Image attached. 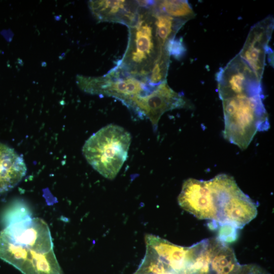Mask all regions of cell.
<instances>
[{
	"label": "cell",
	"instance_id": "9a60e30c",
	"mask_svg": "<svg viewBox=\"0 0 274 274\" xmlns=\"http://www.w3.org/2000/svg\"><path fill=\"white\" fill-rule=\"evenodd\" d=\"M166 48L169 55H173L176 59H180L186 51L182 40L175 38L167 42Z\"/></svg>",
	"mask_w": 274,
	"mask_h": 274
},
{
	"label": "cell",
	"instance_id": "5bb4252c",
	"mask_svg": "<svg viewBox=\"0 0 274 274\" xmlns=\"http://www.w3.org/2000/svg\"><path fill=\"white\" fill-rule=\"evenodd\" d=\"M152 3L151 8L155 17L157 35L162 45L166 46L186 21L156 12L152 8Z\"/></svg>",
	"mask_w": 274,
	"mask_h": 274
},
{
	"label": "cell",
	"instance_id": "5b68a950",
	"mask_svg": "<svg viewBox=\"0 0 274 274\" xmlns=\"http://www.w3.org/2000/svg\"><path fill=\"white\" fill-rule=\"evenodd\" d=\"M78 80L80 87L84 91L115 97L128 108L134 99L147 96L156 88L152 87L146 81L130 75L118 65L102 77H79Z\"/></svg>",
	"mask_w": 274,
	"mask_h": 274
},
{
	"label": "cell",
	"instance_id": "8fae6325",
	"mask_svg": "<svg viewBox=\"0 0 274 274\" xmlns=\"http://www.w3.org/2000/svg\"><path fill=\"white\" fill-rule=\"evenodd\" d=\"M89 4L99 20L123 23L128 26L135 20L139 7L137 1H93Z\"/></svg>",
	"mask_w": 274,
	"mask_h": 274
},
{
	"label": "cell",
	"instance_id": "2e32d148",
	"mask_svg": "<svg viewBox=\"0 0 274 274\" xmlns=\"http://www.w3.org/2000/svg\"><path fill=\"white\" fill-rule=\"evenodd\" d=\"M234 274H268L262 268L254 265L241 266Z\"/></svg>",
	"mask_w": 274,
	"mask_h": 274
},
{
	"label": "cell",
	"instance_id": "52a82bcc",
	"mask_svg": "<svg viewBox=\"0 0 274 274\" xmlns=\"http://www.w3.org/2000/svg\"><path fill=\"white\" fill-rule=\"evenodd\" d=\"M216 197L212 179L202 181L189 178L184 182L178 200L183 209L196 218L217 222Z\"/></svg>",
	"mask_w": 274,
	"mask_h": 274
},
{
	"label": "cell",
	"instance_id": "6da1fadb",
	"mask_svg": "<svg viewBox=\"0 0 274 274\" xmlns=\"http://www.w3.org/2000/svg\"><path fill=\"white\" fill-rule=\"evenodd\" d=\"M0 258L23 274H63L42 219H13L0 232Z\"/></svg>",
	"mask_w": 274,
	"mask_h": 274
},
{
	"label": "cell",
	"instance_id": "277c9868",
	"mask_svg": "<svg viewBox=\"0 0 274 274\" xmlns=\"http://www.w3.org/2000/svg\"><path fill=\"white\" fill-rule=\"evenodd\" d=\"M131 136L124 128L115 124L105 126L85 142L83 155L98 173L114 179L128 157Z\"/></svg>",
	"mask_w": 274,
	"mask_h": 274
},
{
	"label": "cell",
	"instance_id": "7c38bea8",
	"mask_svg": "<svg viewBox=\"0 0 274 274\" xmlns=\"http://www.w3.org/2000/svg\"><path fill=\"white\" fill-rule=\"evenodd\" d=\"M26 172L22 157L13 149L0 143V193L17 185Z\"/></svg>",
	"mask_w": 274,
	"mask_h": 274
},
{
	"label": "cell",
	"instance_id": "9c48e42d",
	"mask_svg": "<svg viewBox=\"0 0 274 274\" xmlns=\"http://www.w3.org/2000/svg\"><path fill=\"white\" fill-rule=\"evenodd\" d=\"M273 24V18L269 15L252 26L238 54L260 81L263 74L266 55L271 50L268 44Z\"/></svg>",
	"mask_w": 274,
	"mask_h": 274
},
{
	"label": "cell",
	"instance_id": "30bf717a",
	"mask_svg": "<svg viewBox=\"0 0 274 274\" xmlns=\"http://www.w3.org/2000/svg\"><path fill=\"white\" fill-rule=\"evenodd\" d=\"M257 214L256 203L235 185L227 194L221 207L218 223L241 228Z\"/></svg>",
	"mask_w": 274,
	"mask_h": 274
},
{
	"label": "cell",
	"instance_id": "ba28073f",
	"mask_svg": "<svg viewBox=\"0 0 274 274\" xmlns=\"http://www.w3.org/2000/svg\"><path fill=\"white\" fill-rule=\"evenodd\" d=\"M186 104L184 96L169 87L166 81L147 96L134 99L129 109L141 118L149 119L156 131L165 112L183 108Z\"/></svg>",
	"mask_w": 274,
	"mask_h": 274
},
{
	"label": "cell",
	"instance_id": "8992f818",
	"mask_svg": "<svg viewBox=\"0 0 274 274\" xmlns=\"http://www.w3.org/2000/svg\"><path fill=\"white\" fill-rule=\"evenodd\" d=\"M216 79L221 99L241 93L263 94L261 81L238 54L219 69Z\"/></svg>",
	"mask_w": 274,
	"mask_h": 274
},
{
	"label": "cell",
	"instance_id": "3957f363",
	"mask_svg": "<svg viewBox=\"0 0 274 274\" xmlns=\"http://www.w3.org/2000/svg\"><path fill=\"white\" fill-rule=\"evenodd\" d=\"M263 98V94L241 93L221 99L225 139L245 150L257 132L268 129L269 123Z\"/></svg>",
	"mask_w": 274,
	"mask_h": 274
},
{
	"label": "cell",
	"instance_id": "e0dca14e",
	"mask_svg": "<svg viewBox=\"0 0 274 274\" xmlns=\"http://www.w3.org/2000/svg\"><path fill=\"white\" fill-rule=\"evenodd\" d=\"M133 274H157V273L139 267L137 270Z\"/></svg>",
	"mask_w": 274,
	"mask_h": 274
},
{
	"label": "cell",
	"instance_id": "7a4b0ae2",
	"mask_svg": "<svg viewBox=\"0 0 274 274\" xmlns=\"http://www.w3.org/2000/svg\"><path fill=\"white\" fill-rule=\"evenodd\" d=\"M128 27L127 49L117 65L130 75L149 83L155 64L168 52L157 37L151 2L146 7L139 6L134 21Z\"/></svg>",
	"mask_w": 274,
	"mask_h": 274
},
{
	"label": "cell",
	"instance_id": "4fadbf2b",
	"mask_svg": "<svg viewBox=\"0 0 274 274\" xmlns=\"http://www.w3.org/2000/svg\"><path fill=\"white\" fill-rule=\"evenodd\" d=\"M152 8L158 13L182 19L186 22L195 17V13L187 1H153Z\"/></svg>",
	"mask_w": 274,
	"mask_h": 274
}]
</instances>
